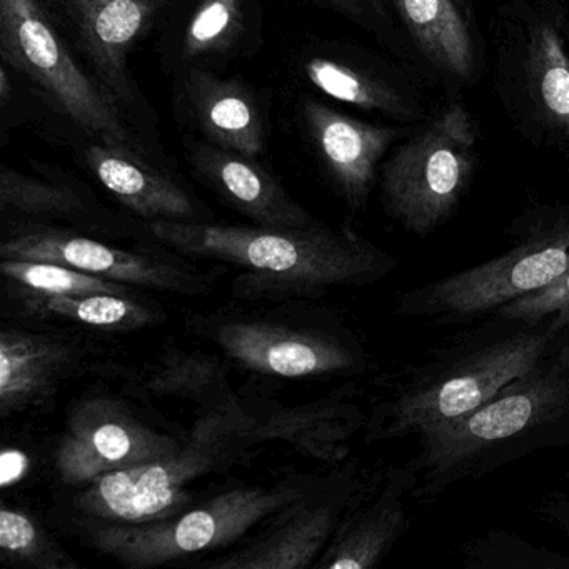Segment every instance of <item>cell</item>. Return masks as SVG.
<instances>
[{"instance_id": "obj_20", "label": "cell", "mask_w": 569, "mask_h": 569, "mask_svg": "<svg viewBox=\"0 0 569 569\" xmlns=\"http://www.w3.org/2000/svg\"><path fill=\"white\" fill-rule=\"evenodd\" d=\"M302 76L316 91L362 111L379 112L408 121L421 116L418 98L391 74L332 56H312L301 66Z\"/></svg>"}, {"instance_id": "obj_29", "label": "cell", "mask_w": 569, "mask_h": 569, "mask_svg": "<svg viewBox=\"0 0 569 569\" xmlns=\"http://www.w3.org/2000/svg\"><path fill=\"white\" fill-rule=\"evenodd\" d=\"M492 315L526 319V321L551 319L559 328L569 329V274L542 291L532 292V295L522 296L516 301L508 302Z\"/></svg>"}, {"instance_id": "obj_27", "label": "cell", "mask_w": 569, "mask_h": 569, "mask_svg": "<svg viewBox=\"0 0 569 569\" xmlns=\"http://www.w3.org/2000/svg\"><path fill=\"white\" fill-rule=\"evenodd\" d=\"M46 309L96 328H134L149 321V311L126 296H44Z\"/></svg>"}, {"instance_id": "obj_25", "label": "cell", "mask_w": 569, "mask_h": 569, "mask_svg": "<svg viewBox=\"0 0 569 569\" xmlns=\"http://www.w3.org/2000/svg\"><path fill=\"white\" fill-rule=\"evenodd\" d=\"M0 269L6 278L44 296L129 295V289L124 284H119L118 281L99 278V276L88 274V272L66 268L54 262L2 259Z\"/></svg>"}, {"instance_id": "obj_28", "label": "cell", "mask_w": 569, "mask_h": 569, "mask_svg": "<svg viewBox=\"0 0 569 569\" xmlns=\"http://www.w3.org/2000/svg\"><path fill=\"white\" fill-rule=\"evenodd\" d=\"M0 549L12 559L48 566L42 558H51V548L42 538L41 529L29 516L14 509L0 511Z\"/></svg>"}, {"instance_id": "obj_11", "label": "cell", "mask_w": 569, "mask_h": 569, "mask_svg": "<svg viewBox=\"0 0 569 569\" xmlns=\"http://www.w3.org/2000/svg\"><path fill=\"white\" fill-rule=\"evenodd\" d=\"M301 121L322 168L352 209L365 208L378 178L379 164L405 132L369 124L329 106L305 99Z\"/></svg>"}, {"instance_id": "obj_22", "label": "cell", "mask_w": 569, "mask_h": 569, "mask_svg": "<svg viewBox=\"0 0 569 569\" xmlns=\"http://www.w3.org/2000/svg\"><path fill=\"white\" fill-rule=\"evenodd\" d=\"M68 362V349L52 341L4 331L0 338V409L16 411L38 401L54 386Z\"/></svg>"}, {"instance_id": "obj_12", "label": "cell", "mask_w": 569, "mask_h": 569, "mask_svg": "<svg viewBox=\"0 0 569 569\" xmlns=\"http://www.w3.org/2000/svg\"><path fill=\"white\" fill-rule=\"evenodd\" d=\"M219 345L246 368L286 378L366 368L365 351L351 338L306 335L264 322L224 326Z\"/></svg>"}, {"instance_id": "obj_34", "label": "cell", "mask_w": 569, "mask_h": 569, "mask_svg": "<svg viewBox=\"0 0 569 569\" xmlns=\"http://www.w3.org/2000/svg\"><path fill=\"white\" fill-rule=\"evenodd\" d=\"M455 2L459 6V8H461V11L465 12L468 18H471V0H455Z\"/></svg>"}, {"instance_id": "obj_24", "label": "cell", "mask_w": 569, "mask_h": 569, "mask_svg": "<svg viewBox=\"0 0 569 569\" xmlns=\"http://www.w3.org/2000/svg\"><path fill=\"white\" fill-rule=\"evenodd\" d=\"M468 569H569V556L532 545L515 532L489 529L462 549Z\"/></svg>"}, {"instance_id": "obj_15", "label": "cell", "mask_w": 569, "mask_h": 569, "mask_svg": "<svg viewBox=\"0 0 569 569\" xmlns=\"http://www.w3.org/2000/svg\"><path fill=\"white\" fill-rule=\"evenodd\" d=\"M188 156L196 176L204 184L262 228L311 226L308 212L256 159L218 148L208 141L192 142Z\"/></svg>"}, {"instance_id": "obj_9", "label": "cell", "mask_w": 569, "mask_h": 569, "mask_svg": "<svg viewBox=\"0 0 569 569\" xmlns=\"http://www.w3.org/2000/svg\"><path fill=\"white\" fill-rule=\"evenodd\" d=\"M38 2L82 66L132 122L142 99L129 58L178 0Z\"/></svg>"}, {"instance_id": "obj_4", "label": "cell", "mask_w": 569, "mask_h": 569, "mask_svg": "<svg viewBox=\"0 0 569 569\" xmlns=\"http://www.w3.org/2000/svg\"><path fill=\"white\" fill-rule=\"evenodd\" d=\"M505 252L416 286L396 315L439 326H466L569 274V201L526 209L512 219Z\"/></svg>"}, {"instance_id": "obj_5", "label": "cell", "mask_w": 569, "mask_h": 569, "mask_svg": "<svg viewBox=\"0 0 569 569\" xmlns=\"http://www.w3.org/2000/svg\"><path fill=\"white\" fill-rule=\"evenodd\" d=\"M0 61L86 138L139 148L131 119L82 66L38 0H0Z\"/></svg>"}, {"instance_id": "obj_10", "label": "cell", "mask_w": 569, "mask_h": 569, "mask_svg": "<svg viewBox=\"0 0 569 569\" xmlns=\"http://www.w3.org/2000/svg\"><path fill=\"white\" fill-rule=\"evenodd\" d=\"M219 448L214 438L199 436L188 448L174 449L134 468L108 472L76 499L78 508L91 518L128 525L178 516L188 505L191 482L219 461Z\"/></svg>"}, {"instance_id": "obj_14", "label": "cell", "mask_w": 569, "mask_h": 569, "mask_svg": "<svg viewBox=\"0 0 569 569\" xmlns=\"http://www.w3.org/2000/svg\"><path fill=\"white\" fill-rule=\"evenodd\" d=\"M171 448V441L114 409H86L59 446L58 468L64 481L78 485L144 465L174 451Z\"/></svg>"}, {"instance_id": "obj_17", "label": "cell", "mask_w": 569, "mask_h": 569, "mask_svg": "<svg viewBox=\"0 0 569 569\" xmlns=\"http://www.w3.org/2000/svg\"><path fill=\"white\" fill-rule=\"evenodd\" d=\"M418 479L408 465L391 466L378 478L366 505L352 509L329 551V569H369L408 531L409 501Z\"/></svg>"}, {"instance_id": "obj_18", "label": "cell", "mask_w": 569, "mask_h": 569, "mask_svg": "<svg viewBox=\"0 0 569 569\" xmlns=\"http://www.w3.org/2000/svg\"><path fill=\"white\" fill-rule=\"evenodd\" d=\"M82 154L96 179L136 214L154 221H189L198 214L191 196L138 148L91 141Z\"/></svg>"}, {"instance_id": "obj_7", "label": "cell", "mask_w": 569, "mask_h": 569, "mask_svg": "<svg viewBox=\"0 0 569 569\" xmlns=\"http://www.w3.org/2000/svg\"><path fill=\"white\" fill-rule=\"evenodd\" d=\"M496 84L506 111L538 144L569 146V44L565 22L509 6L496 28Z\"/></svg>"}, {"instance_id": "obj_33", "label": "cell", "mask_w": 569, "mask_h": 569, "mask_svg": "<svg viewBox=\"0 0 569 569\" xmlns=\"http://www.w3.org/2000/svg\"><path fill=\"white\" fill-rule=\"evenodd\" d=\"M366 4L371 9L372 14L378 19H386L385 0H365Z\"/></svg>"}, {"instance_id": "obj_21", "label": "cell", "mask_w": 569, "mask_h": 569, "mask_svg": "<svg viewBox=\"0 0 569 569\" xmlns=\"http://www.w3.org/2000/svg\"><path fill=\"white\" fill-rule=\"evenodd\" d=\"M256 9L258 0H198L179 38L181 62L202 68L239 54L254 34Z\"/></svg>"}, {"instance_id": "obj_16", "label": "cell", "mask_w": 569, "mask_h": 569, "mask_svg": "<svg viewBox=\"0 0 569 569\" xmlns=\"http://www.w3.org/2000/svg\"><path fill=\"white\" fill-rule=\"evenodd\" d=\"M181 104L204 141L256 159L264 151L266 128L254 92L239 79L191 68L181 81Z\"/></svg>"}, {"instance_id": "obj_2", "label": "cell", "mask_w": 569, "mask_h": 569, "mask_svg": "<svg viewBox=\"0 0 569 569\" xmlns=\"http://www.w3.org/2000/svg\"><path fill=\"white\" fill-rule=\"evenodd\" d=\"M416 502H429L461 482L485 478L541 451H569V329L529 371L489 401L438 428L419 432Z\"/></svg>"}, {"instance_id": "obj_31", "label": "cell", "mask_w": 569, "mask_h": 569, "mask_svg": "<svg viewBox=\"0 0 569 569\" xmlns=\"http://www.w3.org/2000/svg\"><path fill=\"white\" fill-rule=\"evenodd\" d=\"M309 2L318 4L319 8L336 12V14L349 19L355 24L362 26V28H376V19L378 18L372 14L365 0H309Z\"/></svg>"}, {"instance_id": "obj_35", "label": "cell", "mask_w": 569, "mask_h": 569, "mask_svg": "<svg viewBox=\"0 0 569 569\" xmlns=\"http://www.w3.org/2000/svg\"><path fill=\"white\" fill-rule=\"evenodd\" d=\"M565 31H566V38H568V44H569V22H565Z\"/></svg>"}, {"instance_id": "obj_26", "label": "cell", "mask_w": 569, "mask_h": 569, "mask_svg": "<svg viewBox=\"0 0 569 569\" xmlns=\"http://www.w3.org/2000/svg\"><path fill=\"white\" fill-rule=\"evenodd\" d=\"M0 208L21 214L68 216L81 211L82 199L72 189L4 166L0 171Z\"/></svg>"}, {"instance_id": "obj_8", "label": "cell", "mask_w": 569, "mask_h": 569, "mask_svg": "<svg viewBox=\"0 0 569 569\" xmlns=\"http://www.w3.org/2000/svg\"><path fill=\"white\" fill-rule=\"evenodd\" d=\"M298 492L289 489H234L182 516L142 525L99 528V549L134 568L164 565L171 559L226 545L256 522L288 506Z\"/></svg>"}, {"instance_id": "obj_19", "label": "cell", "mask_w": 569, "mask_h": 569, "mask_svg": "<svg viewBox=\"0 0 569 569\" xmlns=\"http://www.w3.org/2000/svg\"><path fill=\"white\" fill-rule=\"evenodd\" d=\"M419 54L449 81L468 84L478 72L469 18L455 0H389Z\"/></svg>"}, {"instance_id": "obj_32", "label": "cell", "mask_w": 569, "mask_h": 569, "mask_svg": "<svg viewBox=\"0 0 569 569\" xmlns=\"http://www.w3.org/2000/svg\"><path fill=\"white\" fill-rule=\"evenodd\" d=\"M29 469V459L19 449H4L0 456V485L8 489L24 478Z\"/></svg>"}, {"instance_id": "obj_23", "label": "cell", "mask_w": 569, "mask_h": 569, "mask_svg": "<svg viewBox=\"0 0 569 569\" xmlns=\"http://www.w3.org/2000/svg\"><path fill=\"white\" fill-rule=\"evenodd\" d=\"M339 506H326L308 512L292 522L291 528L278 532L271 541L252 552L221 562L224 568H305L309 559L321 549L338 519Z\"/></svg>"}, {"instance_id": "obj_1", "label": "cell", "mask_w": 569, "mask_h": 569, "mask_svg": "<svg viewBox=\"0 0 569 569\" xmlns=\"http://www.w3.org/2000/svg\"><path fill=\"white\" fill-rule=\"evenodd\" d=\"M461 328L382 382L369 441L405 439L465 418L541 361L566 331L551 319L502 315Z\"/></svg>"}, {"instance_id": "obj_3", "label": "cell", "mask_w": 569, "mask_h": 569, "mask_svg": "<svg viewBox=\"0 0 569 569\" xmlns=\"http://www.w3.org/2000/svg\"><path fill=\"white\" fill-rule=\"evenodd\" d=\"M156 238L186 252L251 269L295 288L371 284L398 268V259L355 232L326 228H236L191 221L151 224Z\"/></svg>"}, {"instance_id": "obj_30", "label": "cell", "mask_w": 569, "mask_h": 569, "mask_svg": "<svg viewBox=\"0 0 569 569\" xmlns=\"http://www.w3.org/2000/svg\"><path fill=\"white\" fill-rule=\"evenodd\" d=\"M535 512L546 525L569 536V471L558 488L541 496L536 502Z\"/></svg>"}, {"instance_id": "obj_13", "label": "cell", "mask_w": 569, "mask_h": 569, "mask_svg": "<svg viewBox=\"0 0 569 569\" xmlns=\"http://www.w3.org/2000/svg\"><path fill=\"white\" fill-rule=\"evenodd\" d=\"M0 256L16 261L54 262L142 288L188 291V276L174 266L59 229H22L2 242Z\"/></svg>"}, {"instance_id": "obj_6", "label": "cell", "mask_w": 569, "mask_h": 569, "mask_svg": "<svg viewBox=\"0 0 569 569\" xmlns=\"http://www.w3.org/2000/svg\"><path fill=\"white\" fill-rule=\"evenodd\" d=\"M479 132L471 112L455 102L392 149L381 169L386 214L409 234L426 238L451 221L478 171Z\"/></svg>"}]
</instances>
